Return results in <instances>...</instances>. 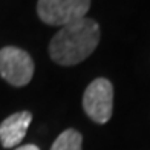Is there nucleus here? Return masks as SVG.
Masks as SVG:
<instances>
[{"instance_id": "1", "label": "nucleus", "mask_w": 150, "mask_h": 150, "mask_svg": "<svg viewBox=\"0 0 150 150\" xmlns=\"http://www.w3.org/2000/svg\"><path fill=\"white\" fill-rule=\"evenodd\" d=\"M101 31L92 18H80L63 26L49 43V55L57 64L74 66L86 60L100 43Z\"/></svg>"}, {"instance_id": "2", "label": "nucleus", "mask_w": 150, "mask_h": 150, "mask_svg": "<svg viewBox=\"0 0 150 150\" xmlns=\"http://www.w3.org/2000/svg\"><path fill=\"white\" fill-rule=\"evenodd\" d=\"M91 0H38L37 14L42 22L52 26H66L84 18Z\"/></svg>"}, {"instance_id": "3", "label": "nucleus", "mask_w": 150, "mask_h": 150, "mask_svg": "<svg viewBox=\"0 0 150 150\" xmlns=\"http://www.w3.org/2000/svg\"><path fill=\"white\" fill-rule=\"evenodd\" d=\"M86 115L98 124L110 120L113 110V86L107 78H97L86 87L83 95Z\"/></svg>"}, {"instance_id": "4", "label": "nucleus", "mask_w": 150, "mask_h": 150, "mask_svg": "<svg viewBox=\"0 0 150 150\" xmlns=\"http://www.w3.org/2000/svg\"><path fill=\"white\" fill-rule=\"evenodd\" d=\"M34 61L23 49L6 46L0 49V77L11 86L22 87L32 80Z\"/></svg>"}, {"instance_id": "5", "label": "nucleus", "mask_w": 150, "mask_h": 150, "mask_svg": "<svg viewBox=\"0 0 150 150\" xmlns=\"http://www.w3.org/2000/svg\"><path fill=\"white\" fill-rule=\"evenodd\" d=\"M32 121V115L28 110L9 115L0 124V142L5 149H12L18 146L25 138L28 127Z\"/></svg>"}, {"instance_id": "6", "label": "nucleus", "mask_w": 150, "mask_h": 150, "mask_svg": "<svg viewBox=\"0 0 150 150\" xmlns=\"http://www.w3.org/2000/svg\"><path fill=\"white\" fill-rule=\"evenodd\" d=\"M81 142H83L81 133L74 129H67L58 135L51 150H81Z\"/></svg>"}, {"instance_id": "7", "label": "nucleus", "mask_w": 150, "mask_h": 150, "mask_svg": "<svg viewBox=\"0 0 150 150\" xmlns=\"http://www.w3.org/2000/svg\"><path fill=\"white\" fill-rule=\"evenodd\" d=\"M16 150H40V149L34 144H26V146H22V147H17Z\"/></svg>"}]
</instances>
